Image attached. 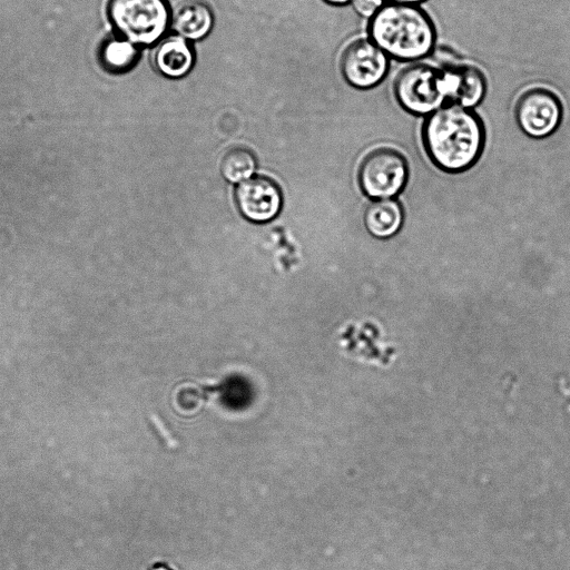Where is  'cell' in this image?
I'll return each mask as SVG.
<instances>
[{
    "label": "cell",
    "mask_w": 570,
    "mask_h": 570,
    "mask_svg": "<svg viewBox=\"0 0 570 570\" xmlns=\"http://www.w3.org/2000/svg\"><path fill=\"white\" fill-rule=\"evenodd\" d=\"M484 125L470 108L446 104L428 115L422 125L423 147L440 169L460 173L479 159L484 145Z\"/></svg>",
    "instance_id": "cell-1"
},
{
    "label": "cell",
    "mask_w": 570,
    "mask_h": 570,
    "mask_svg": "<svg viewBox=\"0 0 570 570\" xmlns=\"http://www.w3.org/2000/svg\"><path fill=\"white\" fill-rule=\"evenodd\" d=\"M368 39L392 60L419 62L436 45V28L419 4L384 2L367 22Z\"/></svg>",
    "instance_id": "cell-2"
},
{
    "label": "cell",
    "mask_w": 570,
    "mask_h": 570,
    "mask_svg": "<svg viewBox=\"0 0 570 570\" xmlns=\"http://www.w3.org/2000/svg\"><path fill=\"white\" fill-rule=\"evenodd\" d=\"M449 79L442 66L413 62L393 81L395 100L406 112L428 116L449 102Z\"/></svg>",
    "instance_id": "cell-3"
},
{
    "label": "cell",
    "mask_w": 570,
    "mask_h": 570,
    "mask_svg": "<svg viewBox=\"0 0 570 570\" xmlns=\"http://www.w3.org/2000/svg\"><path fill=\"white\" fill-rule=\"evenodd\" d=\"M108 12L117 31L134 45H153L166 32L167 0H110Z\"/></svg>",
    "instance_id": "cell-4"
},
{
    "label": "cell",
    "mask_w": 570,
    "mask_h": 570,
    "mask_svg": "<svg viewBox=\"0 0 570 570\" xmlns=\"http://www.w3.org/2000/svg\"><path fill=\"white\" fill-rule=\"evenodd\" d=\"M409 165L396 149L380 147L370 151L358 168V184L371 198L385 199L396 196L406 185Z\"/></svg>",
    "instance_id": "cell-5"
},
{
    "label": "cell",
    "mask_w": 570,
    "mask_h": 570,
    "mask_svg": "<svg viewBox=\"0 0 570 570\" xmlns=\"http://www.w3.org/2000/svg\"><path fill=\"white\" fill-rule=\"evenodd\" d=\"M562 114L559 97L544 87L524 90L514 108L519 128L532 138H544L553 134L561 122Z\"/></svg>",
    "instance_id": "cell-6"
},
{
    "label": "cell",
    "mask_w": 570,
    "mask_h": 570,
    "mask_svg": "<svg viewBox=\"0 0 570 570\" xmlns=\"http://www.w3.org/2000/svg\"><path fill=\"white\" fill-rule=\"evenodd\" d=\"M340 67L348 85L367 90L387 77L391 59L368 38L357 39L344 49Z\"/></svg>",
    "instance_id": "cell-7"
},
{
    "label": "cell",
    "mask_w": 570,
    "mask_h": 570,
    "mask_svg": "<svg viewBox=\"0 0 570 570\" xmlns=\"http://www.w3.org/2000/svg\"><path fill=\"white\" fill-rule=\"evenodd\" d=\"M235 200L245 219L253 223H267L279 214L283 195L274 180L256 176L238 185L235 190Z\"/></svg>",
    "instance_id": "cell-8"
},
{
    "label": "cell",
    "mask_w": 570,
    "mask_h": 570,
    "mask_svg": "<svg viewBox=\"0 0 570 570\" xmlns=\"http://www.w3.org/2000/svg\"><path fill=\"white\" fill-rule=\"evenodd\" d=\"M449 79V102L473 109L485 97L488 82L483 71L470 63L441 65Z\"/></svg>",
    "instance_id": "cell-9"
},
{
    "label": "cell",
    "mask_w": 570,
    "mask_h": 570,
    "mask_svg": "<svg viewBox=\"0 0 570 570\" xmlns=\"http://www.w3.org/2000/svg\"><path fill=\"white\" fill-rule=\"evenodd\" d=\"M195 53L188 41L180 36L164 38L155 48L153 61L156 69L166 77L179 78L193 68Z\"/></svg>",
    "instance_id": "cell-10"
},
{
    "label": "cell",
    "mask_w": 570,
    "mask_h": 570,
    "mask_svg": "<svg viewBox=\"0 0 570 570\" xmlns=\"http://www.w3.org/2000/svg\"><path fill=\"white\" fill-rule=\"evenodd\" d=\"M213 22V12L203 0L181 1L171 16L174 30L189 40L204 38L210 31Z\"/></svg>",
    "instance_id": "cell-11"
},
{
    "label": "cell",
    "mask_w": 570,
    "mask_h": 570,
    "mask_svg": "<svg viewBox=\"0 0 570 570\" xmlns=\"http://www.w3.org/2000/svg\"><path fill=\"white\" fill-rule=\"evenodd\" d=\"M403 217V209L396 200L376 199L365 208L364 224L372 236L387 238L399 232Z\"/></svg>",
    "instance_id": "cell-12"
},
{
    "label": "cell",
    "mask_w": 570,
    "mask_h": 570,
    "mask_svg": "<svg viewBox=\"0 0 570 570\" xmlns=\"http://www.w3.org/2000/svg\"><path fill=\"white\" fill-rule=\"evenodd\" d=\"M256 169L254 154L244 147L228 149L220 161V173L229 183H239L249 178Z\"/></svg>",
    "instance_id": "cell-13"
},
{
    "label": "cell",
    "mask_w": 570,
    "mask_h": 570,
    "mask_svg": "<svg viewBox=\"0 0 570 570\" xmlns=\"http://www.w3.org/2000/svg\"><path fill=\"white\" fill-rule=\"evenodd\" d=\"M138 56L135 45L122 39L108 41L101 52L105 66L112 71L130 69L136 63Z\"/></svg>",
    "instance_id": "cell-14"
},
{
    "label": "cell",
    "mask_w": 570,
    "mask_h": 570,
    "mask_svg": "<svg viewBox=\"0 0 570 570\" xmlns=\"http://www.w3.org/2000/svg\"><path fill=\"white\" fill-rule=\"evenodd\" d=\"M355 10L364 17H371L383 3V0H354Z\"/></svg>",
    "instance_id": "cell-15"
},
{
    "label": "cell",
    "mask_w": 570,
    "mask_h": 570,
    "mask_svg": "<svg viewBox=\"0 0 570 570\" xmlns=\"http://www.w3.org/2000/svg\"><path fill=\"white\" fill-rule=\"evenodd\" d=\"M389 3H405V4H419L425 2L426 0H383Z\"/></svg>",
    "instance_id": "cell-16"
},
{
    "label": "cell",
    "mask_w": 570,
    "mask_h": 570,
    "mask_svg": "<svg viewBox=\"0 0 570 570\" xmlns=\"http://www.w3.org/2000/svg\"><path fill=\"white\" fill-rule=\"evenodd\" d=\"M148 570H173L166 563H155Z\"/></svg>",
    "instance_id": "cell-17"
},
{
    "label": "cell",
    "mask_w": 570,
    "mask_h": 570,
    "mask_svg": "<svg viewBox=\"0 0 570 570\" xmlns=\"http://www.w3.org/2000/svg\"><path fill=\"white\" fill-rule=\"evenodd\" d=\"M324 1H326L327 3L334 4V6H344L354 0H324Z\"/></svg>",
    "instance_id": "cell-18"
}]
</instances>
